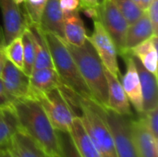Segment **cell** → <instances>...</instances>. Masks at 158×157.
Returning <instances> with one entry per match:
<instances>
[{
  "label": "cell",
  "mask_w": 158,
  "mask_h": 157,
  "mask_svg": "<svg viewBox=\"0 0 158 157\" xmlns=\"http://www.w3.org/2000/svg\"><path fill=\"white\" fill-rule=\"evenodd\" d=\"M21 42H22V48H23V68L22 70L29 76L33 71L34 61H35V50L32 39L27 30L22 32L20 35Z\"/></svg>",
  "instance_id": "24"
},
{
  "label": "cell",
  "mask_w": 158,
  "mask_h": 157,
  "mask_svg": "<svg viewBox=\"0 0 158 157\" xmlns=\"http://www.w3.org/2000/svg\"><path fill=\"white\" fill-rule=\"evenodd\" d=\"M153 35L155 34L151 21L146 11H144L139 19L131 24H129L125 40V49L127 54L131 49L143 43V41L149 39Z\"/></svg>",
  "instance_id": "19"
},
{
  "label": "cell",
  "mask_w": 158,
  "mask_h": 157,
  "mask_svg": "<svg viewBox=\"0 0 158 157\" xmlns=\"http://www.w3.org/2000/svg\"><path fill=\"white\" fill-rule=\"evenodd\" d=\"M19 130L26 134L47 156L59 157L56 130L43 106L33 97L16 98L11 105Z\"/></svg>",
  "instance_id": "1"
},
{
  "label": "cell",
  "mask_w": 158,
  "mask_h": 157,
  "mask_svg": "<svg viewBox=\"0 0 158 157\" xmlns=\"http://www.w3.org/2000/svg\"><path fill=\"white\" fill-rule=\"evenodd\" d=\"M59 157H82L69 132L56 131Z\"/></svg>",
  "instance_id": "26"
},
{
  "label": "cell",
  "mask_w": 158,
  "mask_h": 157,
  "mask_svg": "<svg viewBox=\"0 0 158 157\" xmlns=\"http://www.w3.org/2000/svg\"><path fill=\"white\" fill-rule=\"evenodd\" d=\"M6 148L14 157H49L19 130L12 135Z\"/></svg>",
  "instance_id": "18"
},
{
  "label": "cell",
  "mask_w": 158,
  "mask_h": 157,
  "mask_svg": "<svg viewBox=\"0 0 158 157\" xmlns=\"http://www.w3.org/2000/svg\"><path fill=\"white\" fill-rule=\"evenodd\" d=\"M131 133L137 157H158V139L140 116L138 118H131Z\"/></svg>",
  "instance_id": "10"
},
{
  "label": "cell",
  "mask_w": 158,
  "mask_h": 157,
  "mask_svg": "<svg viewBox=\"0 0 158 157\" xmlns=\"http://www.w3.org/2000/svg\"><path fill=\"white\" fill-rule=\"evenodd\" d=\"M133 59L141 82L143 112H146L158 107L157 77L148 71L135 56H133Z\"/></svg>",
  "instance_id": "14"
},
{
  "label": "cell",
  "mask_w": 158,
  "mask_h": 157,
  "mask_svg": "<svg viewBox=\"0 0 158 157\" xmlns=\"http://www.w3.org/2000/svg\"><path fill=\"white\" fill-rule=\"evenodd\" d=\"M84 23L80 16V11H75L64 19L65 42L74 46H81L87 39Z\"/></svg>",
  "instance_id": "21"
},
{
  "label": "cell",
  "mask_w": 158,
  "mask_h": 157,
  "mask_svg": "<svg viewBox=\"0 0 158 157\" xmlns=\"http://www.w3.org/2000/svg\"><path fill=\"white\" fill-rule=\"evenodd\" d=\"M69 134L73 139L79 152L82 157H102L90 137L88 136L81 120L79 117H74L71 127L69 129Z\"/></svg>",
  "instance_id": "22"
},
{
  "label": "cell",
  "mask_w": 158,
  "mask_h": 157,
  "mask_svg": "<svg viewBox=\"0 0 158 157\" xmlns=\"http://www.w3.org/2000/svg\"><path fill=\"white\" fill-rule=\"evenodd\" d=\"M120 13L124 16L129 24L139 19L144 11L133 0H111Z\"/></svg>",
  "instance_id": "25"
},
{
  "label": "cell",
  "mask_w": 158,
  "mask_h": 157,
  "mask_svg": "<svg viewBox=\"0 0 158 157\" xmlns=\"http://www.w3.org/2000/svg\"><path fill=\"white\" fill-rule=\"evenodd\" d=\"M6 60V57L3 50H0V76H1V73L3 71V68H4Z\"/></svg>",
  "instance_id": "35"
},
{
  "label": "cell",
  "mask_w": 158,
  "mask_h": 157,
  "mask_svg": "<svg viewBox=\"0 0 158 157\" xmlns=\"http://www.w3.org/2000/svg\"><path fill=\"white\" fill-rule=\"evenodd\" d=\"M0 10L3 19V35L5 46L19 37L27 28L28 19L14 0H0Z\"/></svg>",
  "instance_id": "9"
},
{
  "label": "cell",
  "mask_w": 158,
  "mask_h": 157,
  "mask_svg": "<svg viewBox=\"0 0 158 157\" xmlns=\"http://www.w3.org/2000/svg\"><path fill=\"white\" fill-rule=\"evenodd\" d=\"M0 157H14L7 150L6 147L0 148Z\"/></svg>",
  "instance_id": "36"
},
{
  "label": "cell",
  "mask_w": 158,
  "mask_h": 157,
  "mask_svg": "<svg viewBox=\"0 0 158 157\" xmlns=\"http://www.w3.org/2000/svg\"><path fill=\"white\" fill-rule=\"evenodd\" d=\"M18 130V121L12 107L0 108V148L6 147Z\"/></svg>",
  "instance_id": "23"
},
{
  "label": "cell",
  "mask_w": 158,
  "mask_h": 157,
  "mask_svg": "<svg viewBox=\"0 0 158 157\" xmlns=\"http://www.w3.org/2000/svg\"><path fill=\"white\" fill-rule=\"evenodd\" d=\"M106 78L108 86V96L106 107L121 115L132 117L131 104L123 90L119 78L109 72L106 68Z\"/></svg>",
  "instance_id": "13"
},
{
  "label": "cell",
  "mask_w": 158,
  "mask_h": 157,
  "mask_svg": "<svg viewBox=\"0 0 158 157\" xmlns=\"http://www.w3.org/2000/svg\"><path fill=\"white\" fill-rule=\"evenodd\" d=\"M44 35L49 48L54 68L61 82L80 96L92 99L90 90L82 79L66 42L53 33L44 32Z\"/></svg>",
  "instance_id": "4"
},
{
  "label": "cell",
  "mask_w": 158,
  "mask_h": 157,
  "mask_svg": "<svg viewBox=\"0 0 158 157\" xmlns=\"http://www.w3.org/2000/svg\"><path fill=\"white\" fill-rule=\"evenodd\" d=\"M66 44L90 90L92 99L101 106L106 107L108 86L106 78V68L88 37L81 46H74L67 43Z\"/></svg>",
  "instance_id": "3"
},
{
  "label": "cell",
  "mask_w": 158,
  "mask_h": 157,
  "mask_svg": "<svg viewBox=\"0 0 158 157\" xmlns=\"http://www.w3.org/2000/svg\"><path fill=\"white\" fill-rule=\"evenodd\" d=\"M102 1H103V0H99V4H100V3H101Z\"/></svg>",
  "instance_id": "40"
},
{
  "label": "cell",
  "mask_w": 158,
  "mask_h": 157,
  "mask_svg": "<svg viewBox=\"0 0 158 157\" xmlns=\"http://www.w3.org/2000/svg\"><path fill=\"white\" fill-rule=\"evenodd\" d=\"M133 1H134V2H135V3H136V4H137V5H138V6H139L141 8H142V9H143V7H142V2H141V0H133Z\"/></svg>",
  "instance_id": "38"
},
{
  "label": "cell",
  "mask_w": 158,
  "mask_h": 157,
  "mask_svg": "<svg viewBox=\"0 0 158 157\" xmlns=\"http://www.w3.org/2000/svg\"><path fill=\"white\" fill-rule=\"evenodd\" d=\"M142 2V7H143V11H146L150 3H151V0H141Z\"/></svg>",
  "instance_id": "37"
},
{
  "label": "cell",
  "mask_w": 158,
  "mask_h": 157,
  "mask_svg": "<svg viewBox=\"0 0 158 157\" xmlns=\"http://www.w3.org/2000/svg\"><path fill=\"white\" fill-rule=\"evenodd\" d=\"M99 21L113 40L118 54L122 57L127 55L125 49L126 33L129 23L111 0H103L98 6Z\"/></svg>",
  "instance_id": "7"
},
{
  "label": "cell",
  "mask_w": 158,
  "mask_h": 157,
  "mask_svg": "<svg viewBox=\"0 0 158 157\" xmlns=\"http://www.w3.org/2000/svg\"><path fill=\"white\" fill-rule=\"evenodd\" d=\"M129 53L135 56L148 71L157 77V35H153L139 43Z\"/></svg>",
  "instance_id": "16"
},
{
  "label": "cell",
  "mask_w": 158,
  "mask_h": 157,
  "mask_svg": "<svg viewBox=\"0 0 158 157\" xmlns=\"http://www.w3.org/2000/svg\"><path fill=\"white\" fill-rule=\"evenodd\" d=\"M58 88L69 105L72 113L77 108L78 112L75 117L81 118L88 136L101 156L118 157L111 132L102 113L103 106L93 99L80 96L64 84Z\"/></svg>",
  "instance_id": "2"
},
{
  "label": "cell",
  "mask_w": 158,
  "mask_h": 157,
  "mask_svg": "<svg viewBox=\"0 0 158 157\" xmlns=\"http://www.w3.org/2000/svg\"><path fill=\"white\" fill-rule=\"evenodd\" d=\"M14 1H15L18 5H20V4H22V3H23V1H24V0H14Z\"/></svg>",
  "instance_id": "39"
},
{
  "label": "cell",
  "mask_w": 158,
  "mask_h": 157,
  "mask_svg": "<svg viewBox=\"0 0 158 157\" xmlns=\"http://www.w3.org/2000/svg\"><path fill=\"white\" fill-rule=\"evenodd\" d=\"M27 30L32 39L35 50V61L33 70L44 68H54L49 48L47 46L43 31L40 29L39 26L34 25L31 22H28Z\"/></svg>",
  "instance_id": "17"
},
{
  "label": "cell",
  "mask_w": 158,
  "mask_h": 157,
  "mask_svg": "<svg viewBox=\"0 0 158 157\" xmlns=\"http://www.w3.org/2000/svg\"><path fill=\"white\" fill-rule=\"evenodd\" d=\"M64 15L58 0H47L41 16L39 27L44 32L53 33L62 40L64 38Z\"/></svg>",
  "instance_id": "15"
},
{
  "label": "cell",
  "mask_w": 158,
  "mask_h": 157,
  "mask_svg": "<svg viewBox=\"0 0 158 157\" xmlns=\"http://www.w3.org/2000/svg\"><path fill=\"white\" fill-rule=\"evenodd\" d=\"M79 11H81L84 13L86 17L89 19H92L94 20H99V15H98V6H81L79 7Z\"/></svg>",
  "instance_id": "33"
},
{
  "label": "cell",
  "mask_w": 158,
  "mask_h": 157,
  "mask_svg": "<svg viewBox=\"0 0 158 157\" xmlns=\"http://www.w3.org/2000/svg\"><path fill=\"white\" fill-rule=\"evenodd\" d=\"M81 6H98L99 0H80Z\"/></svg>",
  "instance_id": "34"
},
{
  "label": "cell",
  "mask_w": 158,
  "mask_h": 157,
  "mask_svg": "<svg viewBox=\"0 0 158 157\" xmlns=\"http://www.w3.org/2000/svg\"><path fill=\"white\" fill-rule=\"evenodd\" d=\"M126 61L127 68L122 77L121 85L128 97L130 104H131L138 114L143 113V96L139 74L134 63L133 56L128 52L123 56Z\"/></svg>",
  "instance_id": "12"
},
{
  "label": "cell",
  "mask_w": 158,
  "mask_h": 157,
  "mask_svg": "<svg viewBox=\"0 0 158 157\" xmlns=\"http://www.w3.org/2000/svg\"><path fill=\"white\" fill-rule=\"evenodd\" d=\"M139 115L152 134L158 139V107L146 112H143Z\"/></svg>",
  "instance_id": "29"
},
{
  "label": "cell",
  "mask_w": 158,
  "mask_h": 157,
  "mask_svg": "<svg viewBox=\"0 0 158 157\" xmlns=\"http://www.w3.org/2000/svg\"><path fill=\"white\" fill-rule=\"evenodd\" d=\"M146 13L151 21L154 34L157 35L158 31V0H151V3L146 10Z\"/></svg>",
  "instance_id": "30"
},
{
  "label": "cell",
  "mask_w": 158,
  "mask_h": 157,
  "mask_svg": "<svg viewBox=\"0 0 158 157\" xmlns=\"http://www.w3.org/2000/svg\"><path fill=\"white\" fill-rule=\"evenodd\" d=\"M29 97L35 98L41 104L56 131H69L75 116L58 87L44 93H32Z\"/></svg>",
  "instance_id": "5"
},
{
  "label": "cell",
  "mask_w": 158,
  "mask_h": 157,
  "mask_svg": "<svg viewBox=\"0 0 158 157\" xmlns=\"http://www.w3.org/2000/svg\"><path fill=\"white\" fill-rule=\"evenodd\" d=\"M102 113L111 132L118 157H137L131 133V117L121 116L107 107H102Z\"/></svg>",
  "instance_id": "6"
},
{
  "label": "cell",
  "mask_w": 158,
  "mask_h": 157,
  "mask_svg": "<svg viewBox=\"0 0 158 157\" xmlns=\"http://www.w3.org/2000/svg\"><path fill=\"white\" fill-rule=\"evenodd\" d=\"M58 1L64 18L75 11H78L81 4L80 0H58Z\"/></svg>",
  "instance_id": "31"
},
{
  "label": "cell",
  "mask_w": 158,
  "mask_h": 157,
  "mask_svg": "<svg viewBox=\"0 0 158 157\" xmlns=\"http://www.w3.org/2000/svg\"><path fill=\"white\" fill-rule=\"evenodd\" d=\"M3 52L7 60L13 63L16 67L22 69L23 68V48L21 37H17L13 41H11L8 44H6Z\"/></svg>",
  "instance_id": "27"
},
{
  "label": "cell",
  "mask_w": 158,
  "mask_h": 157,
  "mask_svg": "<svg viewBox=\"0 0 158 157\" xmlns=\"http://www.w3.org/2000/svg\"><path fill=\"white\" fill-rule=\"evenodd\" d=\"M47 0H24V13L28 22L39 26L40 19Z\"/></svg>",
  "instance_id": "28"
},
{
  "label": "cell",
  "mask_w": 158,
  "mask_h": 157,
  "mask_svg": "<svg viewBox=\"0 0 158 157\" xmlns=\"http://www.w3.org/2000/svg\"><path fill=\"white\" fill-rule=\"evenodd\" d=\"M0 78L6 91L14 98L30 96V76L7 59Z\"/></svg>",
  "instance_id": "11"
},
{
  "label": "cell",
  "mask_w": 158,
  "mask_h": 157,
  "mask_svg": "<svg viewBox=\"0 0 158 157\" xmlns=\"http://www.w3.org/2000/svg\"><path fill=\"white\" fill-rule=\"evenodd\" d=\"M88 39L101 59L104 67L119 78L120 71L118 62V50L108 32L99 20L94 21V31Z\"/></svg>",
  "instance_id": "8"
},
{
  "label": "cell",
  "mask_w": 158,
  "mask_h": 157,
  "mask_svg": "<svg viewBox=\"0 0 158 157\" xmlns=\"http://www.w3.org/2000/svg\"><path fill=\"white\" fill-rule=\"evenodd\" d=\"M61 83L55 68H44L33 70L30 76V94L47 92L58 87Z\"/></svg>",
  "instance_id": "20"
},
{
  "label": "cell",
  "mask_w": 158,
  "mask_h": 157,
  "mask_svg": "<svg viewBox=\"0 0 158 157\" xmlns=\"http://www.w3.org/2000/svg\"><path fill=\"white\" fill-rule=\"evenodd\" d=\"M11 94L6 91L4 82L2 79L0 78V108H5V107H10L12 105V102L15 100Z\"/></svg>",
  "instance_id": "32"
}]
</instances>
